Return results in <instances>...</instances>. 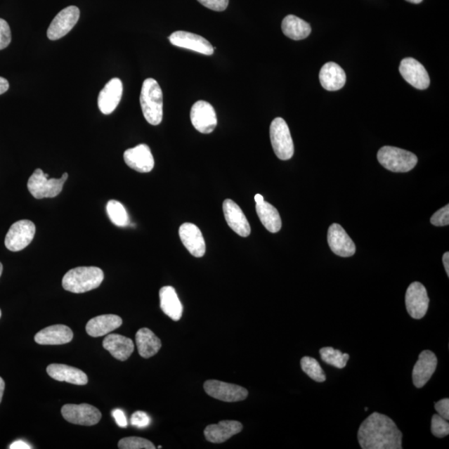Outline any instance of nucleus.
I'll list each match as a JSON object with an SVG mask.
<instances>
[{
    "label": "nucleus",
    "mask_w": 449,
    "mask_h": 449,
    "mask_svg": "<svg viewBox=\"0 0 449 449\" xmlns=\"http://www.w3.org/2000/svg\"><path fill=\"white\" fill-rule=\"evenodd\" d=\"M0 318H1V310H0Z\"/></svg>",
    "instance_id": "obj_50"
},
{
    "label": "nucleus",
    "mask_w": 449,
    "mask_h": 449,
    "mask_svg": "<svg viewBox=\"0 0 449 449\" xmlns=\"http://www.w3.org/2000/svg\"><path fill=\"white\" fill-rule=\"evenodd\" d=\"M8 88H10V84L8 80L0 77V95L6 93Z\"/></svg>",
    "instance_id": "obj_43"
},
{
    "label": "nucleus",
    "mask_w": 449,
    "mask_h": 449,
    "mask_svg": "<svg viewBox=\"0 0 449 449\" xmlns=\"http://www.w3.org/2000/svg\"><path fill=\"white\" fill-rule=\"evenodd\" d=\"M62 415L71 424L93 426L102 418L101 412L88 403L82 405H65L62 408Z\"/></svg>",
    "instance_id": "obj_10"
},
{
    "label": "nucleus",
    "mask_w": 449,
    "mask_h": 449,
    "mask_svg": "<svg viewBox=\"0 0 449 449\" xmlns=\"http://www.w3.org/2000/svg\"><path fill=\"white\" fill-rule=\"evenodd\" d=\"M263 200H264V197H263L262 195L261 194H256L255 196V202L256 203L257 202H260L261 201H263Z\"/></svg>",
    "instance_id": "obj_46"
},
{
    "label": "nucleus",
    "mask_w": 449,
    "mask_h": 449,
    "mask_svg": "<svg viewBox=\"0 0 449 449\" xmlns=\"http://www.w3.org/2000/svg\"><path fill=\"white\" fill-rule=\"evenodd\" d=\"M399 72L403 78L412 87L419 90L429 88L430 79L428 72L415 58H407L403 60L399 66Z\"/></svg>",
    "instance_id": "obj_14"
},
{
    "label": "nucleus",
    "mask_w": 449,
    "mask_h": 449,
    "mask_svg": "<svg viewBox=\"0 0 449 449\" xmlns=\"http://www.w3.org/2000/svg\"><path fill=\"white\" fill-rule=\"evenodd\" d=\"M107 212L110 219L117 226L124 228L129 224V217L125 207L116 200H111L107 204Z\"/></svg>",
    "instance_id": "obj_31"
},
{
    "label": "nucleus",
    "mask_w": 449,
    "mask_h": 449,
    "mask_svg": "<svg viewBox=\"0 0 449 449\" xmlns=\"http://www.w3.org/2000/svg\"><path fill=\"white\" fill-rule=\"evenodd\" d=\"M204 389L208 396L224 402L242 401L248 396L247 389L219 380H207L204 384Z\"/></svg>",
    "instance_id": "obj_8"
},
{
    "label": "nucleus",
    "mask_w": 449,
    "mask_h": 449,
    "mask_svg": "<svg viewBox=\"0 0 449 449\" xmlns=\"http://www.w3.org/2000/svg\"><path fill=\"white\" fill-rule=\"evenodd\" d=\"M320 82L325 90L338 91L346 83V74L337 63L330 62L322 67Z\"/></svg>",
    "instance_id": "obj_24"
},
{
    "label": "nucleus",
    "mask_w": 449,
    "mask_h": 449,
    "mask_svg": "<svg viewBox=\"0 0 449 449\" xmlns=\"http://www.w3.org/2000/svg\"><path fill=\"white\" fill-rule=\"evenodd\" d=\"M190 121L195 129L200 133L209 134L217 125V117L214 108L205 101L194 103L190 110Z\"/></svg>",
    "instance_id": "obj_12"
},
{
    "label": "nucleus",
    "mask_w": 449,
    "mask_h": 449,
    "mask_svg": "<svg viewBox=\"0 0 449 449\" xmlns=\"http://www.w3.org/2000/svg\"><path fill=\"white\" fill-rule=\"evenodd\" d=\"M122 324V320L119 315H103L91 319L86 325V331L90 337H101L119 328Z\"/></svg>",
    "instance_id": "obj_26"
},
{
    "label": "nucleus",
    "mask_w": 449,
    "mask_h": 449,
    "mask_svg": "<svg viewBox=\"0 0 449 449\" xmlns=\"http://www.w3.org/2000/svg\"><path fill=\"white\" fill-rule=\"evenodd\" d=\"M406 1L412 4H420L423 0H406Z\"/></svg>",
    "instance_id": "obj_47"
},
{
    "label": "nucleus",
    "mask_w": 449,
    "mask_h": 449,
    "mask_svg": "<svg viewBox=\"0 0 449 449\" xmlns=\"http://www.w3.org/2000/svg\"><path fill=\"white\" fill-rule=\"evenodd\" d=\"M301 369L309 376L311 379L316 382L322 383L326 380L325 372L322 370L319 362L314 358L309 356L303 357L301 361Z\"/></svg>",
    "instance_id": "obj_33"
},
{
    "label": "nucleus",
    "mask_w": 449,
    "mask_h": 449,
    "mask_svg": "<svg viewBox=\"0 0 449 449\" xmlns=\"http://www.w3.org/2000/svg\"><path fill=\"white\" fill-rule=\"evenodd\" d=\"M272 148L280 160H289L294 155V143L289 126L283 119L276 117L270 128Z\"/></svg>",
    "instance_id": "obj_6"
},
{
    "label": "nucleus",
    "mask_w": 449,
    "mask_h": 449,
    "mask_svg": "<svg viewBox=\"0 0 449 449\" xmlns=\"http://www.w3.org/2000/svg\"><path fill=\"white\" fill-rule=\"evenodd\" d=\"M80 17L79 8L76 6H70L63 8L54 18L50 24L47 35L50 40H58L70 33L78 22Z\"/></svg>",
    "instance_id": "obj_9"
},
{
    "label": "nucleus",
    "mask_w": 449,
    "mask_h": 449,
    "mask_svg": "<svg viewBox=\"0 0 449 449\" xmlns=\"http://www.w3.org/2000/svg\"><path fill=\"white\" fill-rule=\"evenodd\" d=\"M368 410H369L368 408H365V411H368Z\"/></svg>",
    "instance_id": "obj_49"
},
{
    "label": "nucleus",
    "mask_w": 449,
    "mask_h": 449,
    "mask_svg": "<svg viewBox=\"0 0 449 449\" xmlns=\"http://www.w3.org/2000/svg\"><path fill=\"white\" fill-rule=\"evenodd\" d=\"M11 43V30L8 22L0 19V50L6 48Z\"/></svg>",
    "instance_id": "obj_37"
},
{
    "label": "nucleus",
    "mask_w": 449,
    "mask_h": 449,
    "mask_svg": "<svg viewBox=\"0 0 449 449\" xmlns=\"http://www.w3.org/2000/svg\"><path fill=\"white\" fill-rule=\"evenodd\" d=\"M11 449H31L30 444L19 440V441L13 442L10 446Z\"/></svg>",
    "instance_id": "obj_42"
},
{
    "label": "nucleus",
    "mask_w": 449,
    "mask_h": 449,
    "mask_svg": "<svg viewBox=\"0 0 449 449\" xmlns=\"http://www.w3.org/2000/svg\"><path fill=\"white\" fill-rule=\"evenodd\" d=\"M443 263L444 268H445L446 273L448 276H449V253L448 252H445L443 254Z\"/></svg>",
    "instance_id": "obj_44"
},
{
    "label": "nucleus",
    "mask_w": 449,
    "mask_h": 449,
    "mask_svg": "<svg viewBox=\"0 0 449 449\" xmlns=\"http://www.w3.org/2000/svg\"><path fill=\"white\" fill-rule=\"evenodd\" d=\"M104 279L103 271L95 266H81L72 269L63 276V289L72 293L81 294L97 289Z\"/></svg>",
    "instance_id": "obj_2"
},
{
    "label": "nucleus",
    "mask_w": 449,
    "mask_h": 449,
    "mask_svg": "<svg viewBox=\"0 0 449 449\" xmlns=\"http://www.w3.org/2000/svg\"><path fill=\"white\" fill-rule=\"evenodd\" d=\"M120 449H155L156 447L152 442L146 438L139 437H129L120 440L119 443Z\"/></svg>",
    "instance_id": "obj_34"
},
{
    "label": "nucleus",
    "mask_w": 449,
    "mask_h": 449,
    "mask_svg": "<svg viewBox=\"0 0 449 449\" xmlns=\"http://www.w3.org/2000/svg\"><path fill=\"white\" fill-rule=\"evenodd\" d=\"M437 365L438 358L434 353L430 351L422 352L412 370V378L415 386L418 389L423 388L432 377Z\"/></svg>",
    "instance_id": "obj_16"
},
{
    "label": "nucleus",
    "mask_w": 449,
    "mask_h": 449,
    "mask_svg": "<svg viewBox=\"0 0 449 449\" xmlns=\"http://www.w3.org/2000/svg\"><path fill=\"white\" fill-rule=\"evenodd\" d=\"M322 360L326 364L337 367L338 369H343L346 366L349 359L348 353H343L338 349L332 347L322 348L320 351Z\"/></svg>",
    "instance_id": "obj_32"
},
{
    "label": "nucleus",
    "mask_w": 449,
    "mask_h": 449,
    "mask_svg": "<svg viewBox=\"0 0 449 449\" xmlns=\"http://www.w3.org/2000/svg\"><path fill=\"white\" fill-rule=\"evenodd\" d=\"M329 246L335 255L341 257H351L355 255L356 247L352 239L341 226L334 223L328 230Z\"/></svg>",
    "instance_id": "obj_15"
},
{
    "label": "nucleus",
    "mask_w": 449,
    "mask_h": 449,
    "mask_svg": "<svg viewBox=\"0 0 449 449\" xmlns=\"http://www.w3.org/2000/svg\"><path fill=\"white\" fill-rule=\"evenodd\" d=\"M431 431L435 437L444 438L449 434L448 420L438 415H434L431 420Z\"/></svg>",
    "instance_id": "obj_35"
},
{
    "label": "nucleus",
    "mask_w": 449,
    "mask_h": 449,
    "mask_svg": "<svg viewBox=\"0 0 449 449\" xmlns=\"http://www.w3.org/2000/svg\"><path fill=\"white\" fill-rule=\"evenodd\" d=\"M179 235L181 242L190 255L202 257L206 253V242L201 230L193 223H184L180 226Z\"/></svg>",
    "instance_id": "obj_18"
},
{
    "label": "nucleus",
    "mask_w": 449,
    "mask_h": 449,
    "mask_svg": "<svg viewBox=\"0 0 449 449\" xmlns=\"http://www.w3.org/2000/svg\"><path fill=\"white\" fill-rule=\"evenodd\" d=\"M160 306L165 315L171 320L178 321L183 316V306L181 305L176 289L172 287H164L160 289Z\"/></svg>",
    "instance_id": "obj_27"
},
{
    "label": "nucleus",
    "mask_w": 449,
    "mask_h": 449,
    "mask_svg": "<svg viewBox=\"0 0 449 449\" xmlns=\"http://www.w3.org/2000/svg\"><path fill=\"white\" fill-rule=\"evenodd\" d=\"M67 178L69 175L65 174L61 178L48 179V174H44L41 169H36L29 179L28 189L36 199L56 197L61 193Z\"/></svg>",
    "instance_id": "obj_5"
},
{
    "label": "nucleus",
    "mask_w": 449,
    "mask_h": 449,
    "mask_svg": "<svg viewBox=\"0 0 449 449\" xmlns=\"http://www.w3.org/2000/svg\"><path fill=\"white\" fill-rule=\"evenodd\" d=\"M47 373L53 379L65 381L72 384L85 385L89 382L88 376L84 371L66 365H49L47 367Z\"/></svg>",
    "instance_id": "obj_25"
},
{
    "label": "nucleus",
    "mask_w": 449,
    "mask_h": 449,
    "mask_svg": "<svg viewBox=\"0 0 449 449\" xmlns=\"http://www.w3.org/2000/svg\"><path fill=\"white\" fill-rule=\"evenodd\" d=\"M223 213L226 222L235 233L242 237H247L251 234V226H249L246 216L233 200H225Z\"/></svg>",
    "instance_id": "obj_20"
},
{
    "label": "nucleus",
    "mask_w": 449,
    "mask_h": 449,
    "mask_svg": "<svg viewBox=\"0 0 449 449\" xmlns=\"http://www.w3.org/2000/svg\"><path fill=\"white\" fill-rule=\"evenodd\" d=\"M136 343H137L139 355L144 359L155 356L162 347L160 339L148 328L140 329L138 331L136 334Z\"/></svg>",
    "instance_id": "obj_28"
},
{
    "label": "nucleus",
    "mask_w": 449,
    "mask_h": 449,
    "mask_svg": "<svg viewBox=\"0 0 449 449\" xmlns=\"http://www.w3.org/2000/svg\"><path fill=\"white\" fill-rule=\"evenodd\" d=\"M243 425L238 421L224 420L216 424L208 425L204 430V435L213 443H221L228 441L234 435L242 432Z\"/></svg>",
    "instance_id": "obj_22"
},
{
    "label": "nucleus",
    "mask_w": 449,
    "mask_h": 449,
    "mask_svg": "<svg viewBox=\"0 0 449 449\" xmlns=\"http://www.w3.org/2000/svg\"><path fill=\"white\" fill-rule=\"evenodd\" d=\"M2 272H3V265L1 264V262H0V276H1Z\"/></svg>",
    "instance_id": "obj_48"
},
{
    "label": "nucleus",
    "mask_w": 449,
    "mask_h": 449,
    "mask_svg": "<svg viewBox=\"0 0 449 449\" xmlns=\"http://www.w3.org/2000/svg\"><path fill=\"white\" fill-rule=\"evenodd\" d=\"M435 410L438 412V415L443 417L446 420L449 419V399L443 398L437 403H435Z\"/></svg>",
    "instance_id": "obj_40"
},
{
    "label": "nucleus",
    "mask_w": 449,
    "mask_h": 449,
    "mask_svg": "<svg viewBox=\"0 0 449 449\" xmlns=\"http://www.w3.org/2000/svg\"><path fill=\"white\" fill-rule=\"evenodd\" d=\"M103 346L115 359L121 361L128 360L134 351L133 340L117 334H108L103 340Z\"/></svg>",
    "instance_id": "obj_23"
},
{
    "label": "nucleus",
    "mask_w": 449,
    "mask_h": 449,
    "mask_svg": "<svg viewBox=\"0 0 449 449\" xmlns=\"http://www.w3.org/2000/svg\"><path fill=\"white\" fill-rule=\"evenodd\" d=\"M122 83L119 79H111L98 95V105L103 115H110L115 111L122 96Z\"/></svg>",
    "instance_id": "obj_19"
},
{
    "label": "nucleus",
    "mask_w": 449,
    "mask_h": 449,
    "mask_svg": "<svg viewBox=\"0 0 449 449\" xmlns=\"http://www.w3.org/2000/svg\"><path fill=\"white\" fill-rule=\"evenodd\" d=\"M256 209L258 216L263 226L271 233H276L281 229V222L279 212L271 204L265 202V200L257 202Z\"/></svg>",
    "instance_id": "obj_29"
},
{
    "label": "nucleus",
    "mask_w": 449,
    "mask_h": 449,
    "mask_svg": "<svg viewBox=\"0 0 449 449\" xmlns=\"http://www.w3.org/2000/svg\"><path fill=\"white\" fill-rule=\"evenodd\" d=\"M4 388H6V383H4V379L0 377V403L2 401Z\"/></svg>",
    "instance_id": "obj_45"
},
{
    "label": "nucleus",
    "mask_w": 449,
    "mask_h": 449,
    "mask_svg": "<svg viewBox=\"0 0 449 449\" xmlns=\"http://www.w3.org/2000/svg\"><path fill=\"white\" fill-rule=\"evenodd\" d=\"M35 231V225L31 221H17L8 230L6 240H4V244L11 252H20L32 242L34 237Z\"/></svg>",
    "instance_id": "obj_7"
},
{
    "label": "nucleus",
    "mask_w": 449,
    "mask_h": 449,
    "mask_svg": "<svg viewBox=\"0 0 449 449\" xmlns=\"http://www.w3.org/2000/svg\"><path fill=\"white\" fill-rule=\"evenodd\" d=\"M403 434L389 417L375 412L360 425L358 441L363 449H401Z\"/></svg>",
    "instance_id": "obj_1"
},
{
    "label": "nucleus",
    "mask_w": 449,
    "mask_h": 449,
    "mask_svg": "<svg viewBox=\"0 0 449 449\" xmlns=\"http://www.w3.org/2000/svg\"><path fill=\"white\" fill-rule=\"evenodd\" d=\"M140 103L148 124L160 125L163 117V95L160 85L155 79H148L143 82Z\"/></svg>",
    "instance_id": "obj_3"
},
{
    "label": "nucleus",
    "mask_w": 449,
    "mask_h": 449,
    "mask_svg": "<svg viewBox=\"0 0 449 449\" xmlns=\"http://www.w3.org/2000/svg\"><path fill=\"white\" fill-rule=\"evenodd\" d=\"M169 40L174 46L192 50L204 56H211L214 53V48L209 41L189 32H174L170 35Z\"/></svg>",
    "instance_id": "obj_13"
},
{
    "label": "nucleus",
    "mask_w": 449,
    "mask_h": 449,
    "mask_svg": "<svg viewBox=\"0 0 449 449\" xmlns=\"http://www.w3.org/2000/svg\"><path fill=\"white\" fill-rule=\"evenodd\" d=\"M431 223L435 226H446L449 224V206L441 208L431 217Z\"/></svg>",
    "instance_id": "obj_36"
},
{
    "label": "nucleus",
    "mask_w": 449,
    "mask_h": 449,
    "mask_svg": "<svg viewBox=\"0 0 449 449\" xmlns=\"http://www.w3.org/2000/svg\"><path fill=\"white\" fill-rule=\"evenodd\" d=\"M378 161L384 169L393 172H408L414 169L418 157L415 154L396 147H383L379 149Z\"/></svg>",
    "instance_id": "obj_4"
},
{
    "label": "nucleus",
    "mask_w": 449,
    "mask_h": 449,
    "mask_svg": "<svg viewBox=\"0 0 449 449\" xmlns=\"http://www.w3.org/2000/svg\"><path fill=\"white\" fill-rule=\"evenodd\" d=\"M74 333L63 325H56L40 330L36 334L35 342L42 346H60L72 341Z\"/></svg>",
    "instance_id": "obj_21"
},
{
    "label": "nucleus",
    "mask_w": 449,
    "mask_h": 449,
    "mask_svg": "<svg viewBox=\"0 0 449 449\" xmlns=\"http://www.w3.org/2000/svg\"><path fill=\"white\" fill-rule=\"evenodd\" d=\"M151 424V419L143 411L135 412L131 417V424L138 428H146Z\"/></svg>",
    "instance_id": "obj_38"
},
{
    "label": "nucleus",
    "mask_w": 449,
    "mask_h": 449,
    "mask_svg": "<svg viewBox=\"0 0 449 449\" xmlns=\"http://www.w3.org/2000/svg\"><path fill=\"white\" fill-rule=\"evenodd\" d=\"M405 305L412 319L424 318L429 309V298L423 284L414 282L410 285L405 294Z\"/></svg>",
    "instance_id": "obj_11"
},
{
    "label": "nucleus",
    "mask_w": 449,
    "mask_h": 449,
    "mask_svg": "<svg viewBox=\"0 0 449 449\" xmlns=\"http://www.w3.org/2000/svg\"><path fill=\"white\" fill-rule=\"evenodd\" d=\"M281 29L287 37L293 40L305 39L311 33V27L307 22L292 15L285 18Z\"/></svg>",
    "instance_id": "obj_30"
},
{
    "label": "nucleus",
    "mask_w": 449,
    "mask_h": 449,
    "mask_svg": "<svg viewBox=\"0 0 449 449\" xmlns=\"http://www.w3.org/2000/svg\"><path fill=\"white\" fill-rule=\"evenodd\" d=\"M112 415L119 427L126 428L128 426V421L124 411L119 409L115 410L112 412Z\"/></svg>",
    "instance_id": "obj_41"
},
{
    "label": "nucleus",
    "mask_w": 449,
    "mask_h": 449,
    "mask_svg": "<svg viewBox=\"0 0 449 449\" xmlns=\"http://www.w3.org/2000/svg\"><path fill=\"white\" fill-rule=\"evenodd\" d=\"M203 6L214 11H224L228 6L229 0H197Z\"/></svg>",
    "instance_id": "obj_39"
},
{
    "label": "nucleus",
    "mask_w": 449,
    "mask_h": 449,
    "mask_svg": "<svg viewBox=\"0 0 449 449\" xmlns=\"http://www.w3.org/2000/svg\"><path fill=\"white\" fill-rule=\"evenodd\" d=\"M126 164L130 169L146 174L154 167V158L151 149L146 144H140L134 148L126 150L124 154Z\"/></svg>",
    "instance_id": "obj_17"
}]
</instances>
